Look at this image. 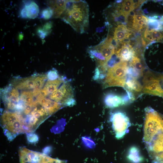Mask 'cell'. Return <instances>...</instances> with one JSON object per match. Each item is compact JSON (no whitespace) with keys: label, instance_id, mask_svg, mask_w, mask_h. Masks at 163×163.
Segmentation results:
<instances>
[{"label":"cell","instance_id":"cell-27","mask_svg":"<svg viewBox=\"0 0 163 163\" xmlns=\"http://www.w3.org/2000/svg\"><path fill=\"white\" fill-rule=\"evenodd\" d=\"M159 20L162 24H163V15L161 16Z\"/></svg>","mask_w":163,"mask_h":163},{"label":"cell","instance_id":"cell-28","mask_svg":"<svg viewBox=\"0 0 163 163\" xmlns=\"http://www.w3.org/2000/svg\"><path fill=\"white\" fill-rule=\"evenodd\" d=\"M152 163H163L161 162L156 161V160H153Z\"/></svg>","mask_w":163,"mask_h":163},{"label":"cell","instance_id":"cell-2","mask_svg":"<svg viewBox=\"0 0 163 163\" xmlns=\"http://www.w3.org/2000/svg\"><path fill=\"white\" fill-rule=\"evenodd\" d=\"M118 46V43L108 35L98 45L89 47L88 51L91 57L97 62L98 67H106Z\"/></svg>","mask_w":163,"mask_h":163},{"label":"cell","instance_id":"cell-18","mask_svg":"<svg viewBox=\"0 0 163 163\" xmlns=\"http://www.w3.org/2000/svg\"><path fill=\"white\" fill-rule=\"evenodd\" d=\"M46 75L47 79L50 80H54L59 78L57 70L54 68L48 72Z\"/></svg>","mask_w":163,"mask_h":163},{"label":"cell","instance_id":"cell-4","mask_svg":"<svg viewBox=\"0 0 163 163\" xmlns=\"http://www.w3.org/2000/svg\"><path fill=\"white\" fill-rule=\"evenodd\" d=\"M143 93L158 96L163 98V82L161 74L148 71L143 79Z\"/></svg>","mask_w":163,"mask_h":163},{"label":"cell","instance_id":"cell-5","mask_svg":"<svg viewBox=\"0 0 163 163\" xmlns=\"http://www.w3.org/2000/svg\"><path fill=\"white\" fill-rule=\"evenodd\" d=\"M19 154L20 163H67L66 161L51 158L25 147H20Z\"/></svg>","mask_w":163,"mask_h":163},{"label":"cell","instance_id":"cell-8","mask_svg":"<svg viewBox=\"0 0 163 163\" xmlns=\"http://www.w3.org/2000/svg\"><path fill=\"white\" fill-rule=\"evenodd\" d=\"M39 8L34 1H26L20 12V16L23 18L34 19L38 15Z\"/></svg>","mask_w":163,"mask_h":163},{"label":"cell","instance_id":"cell-10","mask_svg":"<svg viewBox=\"0 0 163 163\" xmlns=\"http://www.w3.org/2000/svg\"><path fill=\"white\" fill-rule=\"evenodd\" d=\"M104 102L107 107L110 108L125 104L124 96L121 97L112 93H108L106 95Z\"/></svg>","mask_w":163,"mask_h":163},{"label":"cell","instance_id":"cell-26","mask_svg":"<svg viewBox=\"0 0 163 163\" xmlns=\"http://www.w3.org/2000/svg\"><path fill=\"white\" fill-rule=\"evenodd\" d=\"M23 35L21 33L19 34V40H21L23 39Z\"/></svg>","mask_w":163,"mask_h":163},{"label":"cell","instance_id":"cell-30","mask_svg":"<svg viewBox=\"0 0 163 163\" xmlns=\"http://www.w3.org/2000/svg\"><path fill=\"white\" fill-rule=\"evenodd\" d=\"M161 119H162V123L163 124V116H161Z\"/></svg>","mask_w":163,"mask_h":163},{"label":"cell","instance_id":"cell-13","mask_svg":"<svg viewBox=\"0 0 163 163\" xmlns=\"http://www.w3.org/2000/svg\"><path fill=\"white\" fill-rule=\"evenodd\" d=\"M124 88L126 91H129L133 94L142 91V86L137 79L127 76V78Z\"/></svg>","mask_w":163,"mask_h":163},{"label":"cell","instance_id":"cell-19","mask_svg":"<svg viewBox=\"0 0 163 163\" xmlns=\"http://www.w3.org/2000/svg\"><path fill=\"white\" fill-rule=\"evenodd\" d=\"M82 139L84 144L86 147L91 149H93L95 147V144L91 138L84 136L82 137Z\"/></svg>","mask_w":163,"mask_h":163},{"label":"cell","instance_id":"cell-3","mask_svg":"<svg viewBox=\"0 0 163 163\" xmlns=\"http://www.w3.org/2000/svg\"><path fill=\"white\" fill-rule=\"evenodd\" d=\"M127 63L120 61L107 70L104 81L105 88L119 86L124 88L127 78Z\"/></svg>","mask_w":163,"mask_h":163},{"label":"cell","instance_id":"cell-15","mask_svg":"<svg viewBox=\"0 0 163 163\" xmlns=\"http://www.w3.org/2000/svg\"><path fill=\"white\" fill-rule=\"evenodd\" d=\"M144 36L145 40L149 41H161L163 40V30H149L147 27Z\"/></svg>","mask_w":163,"mask_h":163},{"label":"cell","instance_id":"cell-22","mask_svg":"<svg viewBox=\"0 0 163 163\" xmlns=\"http://www.w3.org/2000/svg\"><path fill=\"white\" fill-rule=\"evenodd\" d=\"M37 33L40 37L42 39H44L49 33L50 31H47L40 28L37 30Z\"/></svg>","mask_w":163,"mask_h":163},{"label":"cell","instance_id":"cell-23","mask_svg":"<svg viewBox=\"0 0 163 163\" xmlns=\"http://www.w3.org/2000/svg\"><path fill=\"white\" fill-rule=\"evenodd\" d=\"M53 27V23L51 22H49L46 23L43 27V30L47 31H50Z\"/></svg>","mask_w":163,"mask_h":163},{"label":"cell","instance_id":"cell-17","mask_svg":"<svg viewBox=\"0 0 163 163\" xmlns=\"http://www.w3.org/2000/svg\"><path fill=\"white\" fill-rule=\"evenodd\" d=\"M148 20V19L146 17L143 16L142 20L133 24L132 27L135 30L139 31L147 25Z\"/></svg>","mask_w":163,"mask_h":163},{"label":"cell","instance_id":"cell-12","mask_svg":"<svg viewBox=\"0 0 163 163\" xmlns=\"http://www.w3.org/2000/svg\"><path fill=\"white\" fill-rule=\"evenodd\" d=\"M115 53L120 61L125 62L131 60L135 54V52L131 46L125 44L121 48L117 50Z\"/></svg>","mask_w":163,"mask_h":163},{"label":"cell","instance_id":"cell-20","mask_svg":"<svg viewBox=\"0 0 163 163\" xmlns=\"http://www.w3.org/2000/svg\"><path fill=\"white\" fill-rule=\"evenodd\" d=\"M53 15V11L49 7L44 9L41 13V17L46 20L50 19Z\"/></svg>","mask_w":163,"mask_h":163},{"label":"cell","instance_id":"cell-25","mask_svg":"<svg viewBox=\"0 0 163 163\" xmlns=\"http://www.w3.org/2000/svg\"><path fill=\"white\" fill-rule=\"evenodd\" d=\"M153 160H156L163 163V154L155 155L152 158Z\"/></svg>","mask_w":163,"mask_h":163},{"label":"cell","instance_id":"cell-7","mask_svg":"<svg viewBox=\"0 0 163 163\" xmlns=\"http://www.w3.org/2000/svg\"><path fill=\"white\" fill-rule=\"evenodd\" d=\"M110 120L115 137L117 139H122L129 131L130 125L129 119L124 113L117 111L112 113Z\"/></svg>","mask_w":163,"mask_h":163},{"label":"cell","instance_id":"cell-29","mask_svg":"<svg viewBox=\"0 0 163 163\" xmlns=\"http://www.w3.org/2000/svg\"><path fill=\"white\" fill-rule=\"evenodd\" d=\"M161 80L163 82V74H161Z\"/></svg>","mask_w":163,"mask_h":163},{"label":"cell","instance_id":"cell-24","mask_svg":"<svg viewBox=\"0 0 163 163\" xmlns=\"http://www.w3.org/2000/svg\"><path fill=\"white\" fill-rule=\"evenodd\" d=\"M134 4L135 3L133 0H124L122 2V5L124 6L133 7Z\"/></svg>","mask_w":163,"mask_h":163},{"label":"cell","instance_id":"cell-11","mask_svg":"<svg viewBox=\"0 0 163 163\" xmlns=\"http://www.w3.org/2000/svg\"><path fill=\"white\" fill-rule=\"evenodd\" d=\"M131 34L130 31L124 25L118 24L114 28L113 39L118 44L128 39Z\"/></svg>","mask_w":163,"mask_h":163},{"label":"cell","instance_id":"cell-9","mask_svg":"<svg viewBox=\"0 0 163 163\" xmlns=\"http://www.w3.org/2000/svg\"><path fill=\"white\" fill-rule=\"evenodd\" d=\"M63 78H59L54 80H48L43 88L41 89V94L43 96L50 95L56 91L64 82Z\"/></svg>","mask_w":163,"mask_h":163},{"label":"cell","instance_id":"cell-16","mask_svg":"<svg viewBox=\"0 0 163 163\" xmlns=\"http://www.w3.org/2000/svg\"><path fill=\"white\" fill-rule=\"evenodd\" d=\"M127 157L131 163H140L143 160L139 149L135 146L130 148L128 150Z\"/></svg>","mask_w":163,"mask_h":163},{"label":"cell","instance_id":"cell-6","mask_svg":"<svg viewBox=\"0 0 163 163\" xmlns=\"http://www.w3.org/2000/svg\"><path fill=\"white\" fill-rule=\"evenodd\" d=\"M49 96L50 99L60 103L63 107H72L76 104L73 88L67 82H64L56 91Z\"/></svg>","mask_w":163,"mask_h":163},{"label":"cell","instance_id":"cell-14","mask_svg":"<svg viewBox=\"0 0 163 163\" xmlns=\"http://www.w3.org/2000/svg\"><path fill=\"white\" fill-rule=\"evenodd\" d=\"M66 0H55L50 1L49 7L53 11V16L60 18L66 8Z\"/></svg>","mask_w":163,"mask_h":163},{"label":"cell","instance_id":"cell-1","mask_svg":"<svg viewBox=\"0 0 163 163\" xmlns=\"http://www.w3.org/2000/svg\"><path fill=\"white\" fill-rule=\"evenodd\" d=\"M89 6L83 0H66V8L60 17L77 32H86L89 24Z\"/></svg>","mask_w":163,"mask_h":163},{"label":"cell","instance_id":"cell-21","mask_svg":"<svg viewBox=\"0 0 163 163\" xmlns=\"http://www.w3.org/2000/svg\"><path fill=\"white\" fill-rule=\"evenodd\" d=\"M27 139L28 142L30 143H35L38 140L37 135L33 133L27 134Z\"/></svg>","mask_w":163,"mask_h":163}]
</instances>
